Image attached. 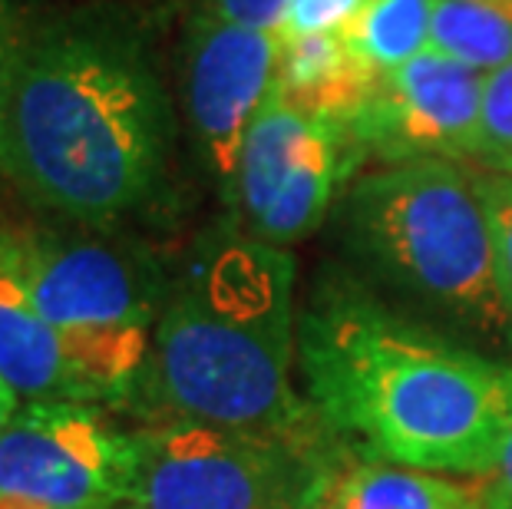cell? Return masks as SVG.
Wrapping results in <instances>:
<instances>
[{
	"label": "cell",
	"instance_id": "1",
	"mask_svg": "<svg viewBox=\"0 0 512 509\" xmlns=\"http://www.w3.org/2000/svg\"><path fill=\"white\" fill-rule=\"evenodd\" d=\"M176 106L149 20L90 4L30 24L0 116V176L60 222L116 232L169 182Z\"/></svg>",
	"mask_w": 512,
	"mask_h": 509
},
{
	"label": "cell",
	"instance_id": "2",
	"mask_svg": "<svg viewBox=\"0 0 512 509\" xmlns=\"http://www.w3.org/2000/svg\"><path fill=\"white\" fill-rule=\"evenodd\" d=\"M304 397L334 437L394 467L486 480L512 433V361L324 278L298 318Z\"/></svg>",
	"mask_w": 512,
	"mask_h": 509
},
{
	"label": "cell",
	"instance_id": "3",
	"mask_svg": "<svg viewBox=\"0 0 512 509\" xmlns=\"http://www.w3.org/2000/svg\"><path fill=\"white\" fill-rule=\"evenodd\" d=\"M294 255L235 219L199 235L169 275L143 381L162 417L304 433L324 427L294 387Z\"/></svg>",
	"mask_w": 512,
	"mask_h": 509
},
{
	"label": "cell",
	"instance_id": "4",
	"mask_svg": "<svg viewBox=\"0 0 512 509\" xmlns=\"http://www.w3.org/2000/svg\"><path fill=\"white\" fill-rule=\"evenodd\" d=\"M337 229L377 285L446 321L453 334L512 351V311L499 291L476 172L443 159L364 172L341 192Z\"/></svg>",
	"mask_w": 512,
	"mask_h": 509
},
{
	"label": "cell",
	"instance_id": "5",
	"mask_svg": "<svg viewBox=\"0 0 512 509\" xmlns=\"http://www.w3.org/2000/svg\"><path fill=\"white\" fill-rule=\"evenodd\" d=\"M20 272L96 404L143 381L169 275L116 232L70 222H10Z\"/></svg>",
	"mask_w": 512,
	"mask_h": 509
},
{
	"label": "cell",
	"instance_id": "6",
	"mask_svg": "<svg viewBox=\"0 0 512 509\" xmlns=\"http://www.w3.org/2000/svg\"><path fill=\"white\" fill-rule=\"evenodd\" d=\"M331 430L268 433L162 417L136 433L133 509H318L347 467Z\"/></svg>",
	"mask_w": 512,
	"mask_h": 509
},
{
	"label": "cell",
	"instance_id": "7",
	"mask_svg": "<svg viewBox=\"0 0 512 509\" xmlns=\"http://www.w3.org/2000/svg\"><path fill=\"white\" fill-rule=\"evenodd\" d=\"M139 440L96 404H20L0 433V509H133Z\"/></svg>",
	"mask_w": 512,
	"mask_h": 509
},
{
	"label": "cell",
	"instance_id": "8",
	"mask_svg": "<svg viewBox=\"0 0 512 509\" xmlns=\"http://www.w3.org/2000/svg\"><path fill=\"white\" fill-rule=\"evenodd\" d=\"M285 37L232 24L195 4L182 24V110L205 172L228 205L248 126L281 77Z\"/></svg>",
	"mask_w": 512,
	"mask_h": 509
},
{
	"label": "cell",
	"instance_id": "9",
	"mask_svg": "<svg viewBox=\"0 0 512 509\" xmlns=\"http://www.w3.org/2000/svg\"><path fill=\"white\" fill-rule=\"evenodd\" d=\"M479 96L483 73L427 47L377 80L347 129L361 156L377 159L380 166L473 159Z\"/></svg>",
	"mask_w": 512,
	"mask_h": 509
},
{
	"label": "cell",
	"instance_id": "10",
	"mask_svg": "<svg viewBox=\"0 0 512 509\" xmlns=\"http://www.w3.org/2000/svg\"><path fill=\"white\" fill-rule=\"evenodd\" d=\"M0 377L24 404L73 400L96 404L90 387L67 361V351L40 314L20 272L10 219L0 215Z\"/></svg>",
	"mask_w": 512,
	"mask_h": 509
},
{
	"label": "cell",
	"instance_id": "11",
	"mask_svg": "<svg viewBox=\"0 0 512 509\" xmlns=\"http://www.w3.org/2000/svg\"><path fill=\"white\" fill-rule=\"evenodd\" d=\"M278 86L298 110L351 123L377 77L344 50L341 34H311L285 40Z\"/></svg>",
	"mask_w": 512,
	"mask_h": 509
},
{
	"label": "cell",
	"instance_id": "12",
	"mask_svg": "<svg viewBox=\"0 0 512 509\" xmlns=\"http://www.w3.org/2000/svg\"><path fill=\"white\" fill-rule=\"evenodd\" d=\"M486 480L357 463L334 480L318 509H483Z\"/></svg>",
	"mask_w": 512,
	"mask_h": 509
},
{
	"label": "cell",
	"instance_id": "13",
	"mask_svg": "<svg viewBox=\"0 0 512 509\" xmlns=\"http://www.w3.org/2000/svg\"><path fill=\"white\" fill-rule=\"evenodd\" d=\"M433 0H364L341 43L370 77H387L430 47Z\"/></svg>",
	"mask_w": 512,
	"mask_h": 509
},
{
	"label": "cell",
	"instance_id": "14",
	"mask_svg": "<svg viewBox=\"0 0 512 509\" xmlns=\"http://www.w3.org/2000/svg\"><path fill=\"white\" fill-rule=\"evenodd\" d=\"M430 47L489 73L512 63V0H433Z\"/></svg>",
	"mask_w": 512,
	"mask_h": 509
},
{
	"label": "cell",
	"instance_id": "15",
	"mask_svg": "<svg viewBox=\"0 0 512 509\" xmlns=\"http://www.w3.org/2000/svg\"><path fill=\"white\" fill-rule=\"evenodd\" d=\"M473 159L493 176H512V63L483 73Z\"/></svg>",
	"mask_w": 512,
	"mask_h": 509
},
{
	"label": "cell",
	"instance_id": "16",
	"mask_svg": "<svg viewBox=\"0 0 512 509\" xmlns=\"http://www.w3.org/2000/svg\"><path fill=\"white\" fill-rule=\"evenodd\" d=\"M476 186L486 205L489 229H493L499 291L506 298V308L512 311V176H493V172L479 176L476 172Z\"/></svg>",
	"mask_w": 512,
	"mask_h": 509
},
{
	"label": "cell",
	"instance_id": "17",
	"mask_svg": "<svg viewBox=\"0 0 512 509\" xmlns=\"http://www.w3.org/2000/svg\"><path fill=\"white\" fill-rule=\"evenodd\" d=\"M288 4L291 0H199V7H205L215 17L258 30H278V34L281 24H285Z\"/></svg>",
	"mask_w": 512,
	"mask_h": 509
},
{
	"label": "cell",
	"instance_id": "18",
	"mask_svg": "<svg viewBox=\"0 0 512 509\" xmlns=\"http://www.w3.org/2000/svg\"><path fill=\"white\" fill-rule=\"evenodd\" d=\"M27 27L30 24L24 17L20 0H0V116H4L10 77H14L17 50H20V40L27 34Z\"/></svg>",
	"mask_w": 512,
	"mask_h": 509
},
{
	"label": "cell",
	"instance_id": "19",
	"mask_svg": "<svg viewBox=\"0 0 512 509\" xmlns=\"http://www.w3.org/2000/svg\"><path fill=\"white\" fill-rule=\"evenodd\" d=\"M483 509H512V433L506 440L503 460L486 476V503Z\"/></svg>",
	"mask_w": 512,
	"mask_h": 509
},
{
	"label": "cell",
	"instance_id": "20",
	"mask_svg": "<svg viewBox=\"0 0 512 509\" xmlns=\"http://www.w3.org/2000/svg\"><path fill=\"white\" fill-rule=\"evenodd\" d=\"M20 404H24V400H20L14 391H10L7 381L0 377V433H4L10 420H14V414L20 410Z\"/></svg>",
	"mask_w": 512,
	"mask_h": 509
}]
</instances>
